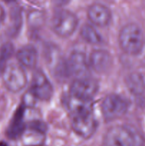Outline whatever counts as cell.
<instances>
[{
	"label": "cell",
	"instance_id": "obj_13",
	"mask_svg": "<svg viewBox=\"0 0 145 146\" xmlns=\"http://www.w3.org/2000/svg\"><path fill=\"white\" fill-rule=\"evenodd\" d=\"M68 68L73 74H79L86 71L88 61L85 54L81 51H73L70 56Z\"/></svg>",
	"mask_w": 145,
	"mask_h": 146
},
{
	"label": "cell",
	"instance_id": "obj_8",
	"mask_svg": "<svg viewBox=\"0 0 145 146\" xmlns=\"http://www.w3.org/2000/svg\"><path fill=\"white\" fill-rule=\"evenodd\" d=\"M98 123L93 114L72 118V128L74 132L83 138H89L95 133Z\"/></svg>",
	"mask_w": 145,
	"mask_h": 146
},
{
	"label": "cell",
	"instance_id": "obj_5",
	"mask_svg": "<svg viewBox=\"0 0 145 146\" xmlns=\"http://www.w3.org/2000/svg\"><path fill=\"white\" fill-rule=\"evenodd\" d=\"M2 78L6 88L11 92L21 91L26 85L27 77L22 66L18 64L6 65L2 71Z\"/></svg>",
	"mask_w": 145,
	"mask_h": 146
},
{
	"label": "cell",
	"instance_id": "obj_2",
	"mask_svg": "<svg viewBox=\"0 0 145 146\" xmlns=\"http://www.w3.org/2000/svg\"><path fill=\"white\" fill-rule=\"evenodd\" d=\"M119 42L125 52L130 55H136L144 46V34L136 24L131 23L124 26L119 34Z\"/></svg>",
	"mask_w": 145,
	"mask_h": 146
},
{
	"label": "cell",
	"instance_id": "obj_14",
	"mask_svg": "<svg viewBox=\"0 0 145 146\" xmlns=\"http://www.w3.org/2000/svg\"><path fill=\"white\" fill-rule=\"evenodd\" d=\"M127 85L132 93L136 95L142 94L145 90V82L139 74H132L127 79Z\"/></svg>",
	"mask_w": 145,
	"mask_h": 146
},
{
	"label": "cell",
	"instance_id": "obj_18",
	"mask_svg": "<svg viewBox=\"0 0 145 146\" xmlns=\"http://www.w3.org/2000/svg\"><path fill=\"white\" fill-rule=\"evenodd\" d=\"M4 17H5V11H4V7L0 4V26H1L2 21H4Z\"/></svg>",
	"mask_w": 145,
	"mask_h": 146
},
{
	"label": "cell",
	"instance_id": "obj_17",
	"mask_svg": "<svg viewBox=\"0 0 145 146\" xmlns=\"http://www.w3.org/2000/svg\"><path fill=\"white\" fill-rule=\"evenodd\" d=\"M14 48L11 43H5L0 48V71H3L7 60L12 55Z\"/></svg>",
	"mask_w": 145,
	"mask_h": 146
},
{
	"label": "cell",
	"instance_id": "obj_1",
	"mask_svg": "<svg viewBox=\"0 0 145 146\" xmlns=\"http://www.w3.org/2000/svg\"><path fill=\"white\" fill-rule=\"evenodd\" d=\"M143 138L125 125H115L107 130L103 138V146H143Z\"/></svg>",
	"mask_w": 145,
	"mask_h": 146
},
{
	"label": "cell",
	"instance_id": "obj_9",
	"mask_svg": "<svg viewBox=\"0 0 145 146\" xmlns=\"http://www.w3.org/2000/svg\"><path fill=\"white\" fill-rule=\"evenodd\" d=\"M65 104L72 118L92 113V100L84 99L70 94L66 98Z\"/></svg>",
	"mask_w": 145,
	"mask_h": 146
},
{
	"label": "cell",
	"instance_id": "obj_16",
	"mask_svg": "<svg viewBox=\"0 0 145 146\" xmlns=\"http://www.w3.org/2000/svg\"><path fill=\"white\" fill-rule=\"evenodd\" d=\"M22 110H19L15 113L7 130V135L9 138H15L20 135L22 131Z\"/></svg>",
	"mask_w": 145,
	"mask_h": 146
},
{
	"label": "cell",
	"instance_id": "obj_12",
	"mask_svg": "<svg viewBox=\"0 0 145 146\" xmlns=\"http://www.w3.org/2000/svg\"><path fill=\"white\" fill-rule=\"evenodd\" d=\"M17 59L21 65L28 68H33L38 60L37 50L34 46L25 45L20 48L16 54Z\"/></svg>",
	"mask_w": 145,
	"mask_h": 146
},
{
	"label": "cell",
	"instance_id": "obj_4",
	"mask_svg": "<svg viewBox=\"0 0 145 146\" xmlns=\"http://www.w3.org/2000/svg\"><path fill=\"white\" fill-rule=\"evenodd\" d=\"M128 103L117 94H109L102 101L101 105L102 115L107 121H114L123 116L128 110Z\"/></svg>",
	"mask_w": 145,
	"mask_h": 146
},
{
	"label": "cell",
	"instance_id": "obj_10",
	"mask_svg": "<svg viewBox=\"0 0 145 146\" xmlns=\"http://www.w3.org/2000/svg\"><path fill=\"white\" fill-rule=\"evenodd\" d=\"M89 64L94 71L100 74L106 73L112 65V57L107 51L95 49L90 54Z\"/></svg>",
	"mask_w": 145,
	"mask_h": 146
},
{
	"label": "cell",
	"instance_id": "obj_11",
	"mask_svg": "<svg viewBox=\"0 0 145 146\" xmlns=\"http://www.w3.org/2000/svg\"><path fill=\"white\" fill-rule=\"evenodd\" d=\"M88 16L91 22L98 27L108 25L112 19V14L109 8L100 3L91 4L88 8Z\"/></svg>",
	"mask_w": 145,
	"mask_h": 146
},
{
	"label": "cell",
	"instance_id": "obj_19",
	"mask_svg": "<svg viewBox=\"0 0 145 146\" xmlns=\"http://www.w3.org/2000/svg\"><path fill=\"white\" fill-rule=\"evenodd\" d=\"M0 146H7V144L4 143H0Z\"/></svg>",
	"mask_w": 145,
	"mask_h": 146
},
{
	"label": "cell",
	"instance_id": "obj_15",
	"mask_svg": "<svg viewBox=\"0 0 145 146\" xmlns=\"http://www.w3.org/2000/svg\"><path fill=\"white\" fill-rule=\"evenodd\" d=\"M82 38L87 42L92 44H100L102 41V37L99 33L90 24H85L80 30Z\"/></svg>",
	"mask_w": 145,
	"mask_h": 146
},
{
	"label": "cell",
	"instance_id": "obj_7",
	"mask_svg": "<svg viewBox=\"0 0 145 146\" xmlns=\"http://www.w3.org/2000/svg\"><path fill=\"white\" fill-rule=\"evenodd\" d=\"M98 91V84L90 78H80L72 81L71 94L84 99L92 100Z\"/></svg>",
	"mask_w": 145,
	"mask_h": 146
},
{
	"label": "cell",
	"instance_id": "obj_6",
	"mask_svg": "<svg viewBox=\"0 0 145 146\" xmlns=\"http://www.w3.org/2000/svg\"><path fill=\"white\" fill-rule=\"evenodd\" d=\"M33 96L42 101H48L52 97L53 88L46 76L41 70L34 72L31 88Z\"/></svg>",
	"mask_w": 145,
	"mask_h": 146
},
{
	"label": "cell",
	"instance_id": "obj_3",
	"mask_svg": "<svg viewBox=\"0 0 145 146\" xmlns=\"http://www.w3.org/2000/svg\"><path fill=\"white\" fill-rule=\"evenodd\" d=\"M78 19L75 14L67 9H61L54 14L52 27L56 34L61 37L72 35L78 27Z\"/></svg>",
	"mask_w": 145,
	"mask_h": 146
}]
</instances>
